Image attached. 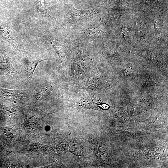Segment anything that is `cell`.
<instances>
[{
	"mask_svg": "<svg viewBox=\"0 0 168 168\" xmlns=\"http://www.w3.org/2000/svg\"><path fill=\"white\" fill-rule=\"evenodd\" d=\"M0 73L9 77L14 76L16 74L11 58L6 53L0 56Z\"/></svg>",
	"mask_w": 168,
	"mask_h": 168,
	"instance_id": "cell-4",
	"label": "cell"
},
{
	"mask_svg": "<svg viewBox=\"0 0 168 168\" xmlns=\"http://www.w3.org/2000/svg\"><path fill=\"white\" fill-rule=\"evenodd\" d=\"M0 35L22 54L26 56L27 52L14 34L6 27L0 26Z\"/></svg>",
	"mask_w": 168,
	"mask_h": 168,
	"instance_id": "cell-3",
	"label": "cell"
},
{
	"mask_svg": "<svg viewBox=\"0 0 168 168\" xmlns=\"http://www.w3.org/2000/svg\"><path fill=\"white\" fill-rule=\"evenodd\" d=\"M69 11L71 19L70 22L72 24H75L82 20L91 19L98 12L97 8L88 10H80L75 9L73 6Z\"/></svg>",
	"mask_w": 168,
	"mask_h": 168,
	"instance_id": "cell-1",
	"label": "cell"
},
{
	"mask_svg": "<svg viewBox=\"0 0 168 168\" xmlns=\"http://www.w3.org/2000/svg\"><path fill=\"white\" fill-rule=\"evenodd\" d=\"M26 91L10 90L0 88V97L4 98H18L24 96Z\"/></svg>",
	"mask_w": 168,
	"mask_h": 168,
	"instance_id": "cell-5",
	"label": "cell"
},
{
	"mask_svg": "<svg viewBox=\"0 0 168 168\" xmlns=\"http://www.w3.org/2000/svg\"><path fill=\"white\" fill-rule=\"evenodd\" d=\"M42 58L34 56H26L22 61V64L24 70L29 79L31 80L37 66L43 61L48 60Z\"/></svg>",
	"mask_w": 168,
	"mask_h": 168,
	"instance_id": "cell-2",
	"label": "cell"
},
{
	"mask_svg": "<svg viewBox=\"0 0 168 168\" xmlns=\"http://www.w3.org/2000/svg\"><path fill=\"white\" fill-rule=\"evenodd\" d=\"M38 9L40 12L47 15L50 17H51L48 14L47 9V4L45 0H40Z\"/></svg>",
	"mask_w": 168,
	"mask_h": 168,
	"instance_id": "cell-6",
	"label": "cell"
}]
</instances>
